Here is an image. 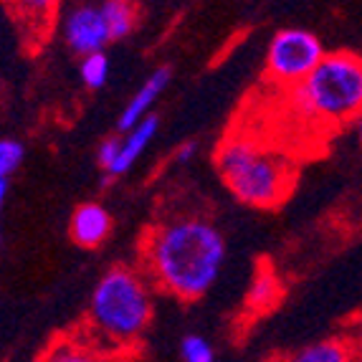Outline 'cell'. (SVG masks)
I'll return each mask as SVG.
<instances>
[{
  "instance_id": "9",
  "label": "cell",
  "mask_w": 362,
  "mask_h": 362,
  "mask_svg": "<svg viewBox=\"0 0 362 362\" xmlns=\"http://www.w3.org/2000/svg\"><path fill=\"white\" fill-rule=\"evenodd\" d=\"M157 129H160V119L150 115L147 119L139 122L134 129L124 132V137H122V147H119V157H117V163L112 165V170H109L107 175L119 177V175H124V173H129V168L137 163L139 157L145 155V150L150 147V142L157 137Z\"/></svg>"
},
{
  "instance_id": "10",
  "label": "cell",
  "mask_w": 362,
  "mask_h": 362,
  "mask_svg": "<svg viewBox=\"0 0 362 362\" xmlns=\"http://www.w3.org/2000/svg\"><path fill=\"white\" fill-rule=\"evenodd\" d=\"M289 362H360V350L352 339L327 337L302 347Z\"/></svg>"
},
{
  "instance_id": "19",
  "label": "cell",
  "mask_w": 362,
  "mask_h": 362,
  "mask_svg": "<svg viewBox=\"0 0 362 362\" xmlns=\"http://www.w3.org/2000/svg\"><path fill=\"white\" fill-rule=\"evenodd\" d=\"M352 127H355V137H357V142H360V147H362V112L357 115V119L352 122Z\"/></svg>"
},
{
  "instance_id": "13",
  "label": "cell",
  "mask_w": 362,
  "mask_h": 362,
  "mask_svg": "<svg viewBox=\"0 0 362 362\" xmlns=\"http://www.w3.org/2000/svg\"><path fill=\"white\" fill-rule=\"evenodd\" d=\"M109 78V59L104 54H91L81 59V81L89 89H102Z\"/></svg>"
},
{
  "instance_id": "11",
  "label": "cell",
  "mask_w": 362,
  "mask_h": 362,
  "mask_svg": "<svg viewBox=\"0 0 362 362\" xmlns=\"http://www.w3.org/2000/svg\"><path fill=\"white\" fill-rule=\"evenodd\" d=\"M281 294H284V289H281V279H279L269 266H261L259 272H256L254 281H251V286H248L246 307L256 314L269 312V309L279 304Z\"/></svg>"
},
{
  "instance_id": "21",
  "label": "cell",
  "mask_w": 362,
  "mask_h": 362,
  "mask_svg": "<svg viewBox=\"0 0 362 362\" xmlns=\"http://www.w3.org/2000/svg\"><path fill=\"white\" fill-rule=\"evenodd\" d=\"M274 362H289V360H274Z\"/></svg>"
},
{
  "instance_id": "16",
  "label": "cell",
  "mask_w": 362,
  "mask_h": 362,
  "mask_svg": "<svg viewBox=\"0 0 362 362\" xmlns=\"http://www.w3.org/2000/svg\"><path fill=\"white\" fill-rule=\"evenodd\" d=\"M180 352L185 362H216L211 344H208L206 337H200V334H187L180 344Z\"/></svg>"
},
{
  "instance_id": "8",
  "label": "cell",
  "mask_w": 362,
  "mask_h": 362,
  "mask_svg": "<svg viewBox=\"0 0 362 362\" xmlns=\"http://www.w3.org/2000/svg\"><path fill=\"white\" fill-rule=\"evenodd\" d=\"M112 233V216L99 203H84L71 216V238L84 248H97Z\"/></svg>"
},
{
  "instance_id": "3",
  "label": "cell",
  "mask_w": 362,
  "mask_h": 362,
  "mask_svg": "<svg viewBox=\"0 0 362 362\" xmlns=\"http://www.w3.org/2000/svg\"><path fill=\"white\" fill-rule=\"evenodd\" d=\"M289 102L302 119L322 129L352 124L362 112V56L329 51L302 84L289 89Z\"/></svg>"
},
{
  "instance_id": "7",
  "label": "cell",
  "mask_w": 362,
  "mask_h": 362,
  "mask_svg": "<svg viewBox=\"0 0 362 362\" xmlns=\"http://www.w3.org/2000/svg\"><path fill=\"white\" fill-rule=\"evenodd\" d=\"M170 76H173V74H170L168 66L157 69V71L150 74V78H147L145 84L134 91V97L129 99V104L124 107V112H122V117H119V124H117L122 134L129 132V129H134L139 122L150 117L152 104H155L157 99H160V94L168 89Z\"/></svg>"
},
{
  "instance_id": "1",
  "label": "cell",
  "mask_w": 362,
  "mask_h": 362,
  "mask_svg": "<svg viewBox=\"0 0 362 362\" xmlns=\"http://www.w3.org/2000/svg\"><path fill=\"white\" fill-rule=\"evenodd\" d=\"M226 254L223 233L203 218L170 221L147 241V261L157 284L187 302L211 291L223 272Z\"/></svg>"
},
{
  "instance_id": "6",
  "label": "cell",
  "mask_w": 362,
  "mask_h": 362,
  "mask_svg": "<svg viewBox=\"0 0 362 362\" xmlns=\"http://www.w3.org/2000/svg\"><path fill=\"white\" fill-rule=\"evenodd\" d=\"M61 33H64V41L76 56H91V54H104V46H107L112 38H109L107 23H104V13L102 6H74L71 11L64 16V23H61Z\"/></svg>"
},
{
  "instance_id": "2",
  "label": "cell",
  "mask_w": 362,
  "mask_h": 362,
  "mask_svg": "<svg viewBox=\"0 0 362 362\" xmlns=\"http://www.w3.org/2000/svg\"><path fill=\"white\" fill-rule=\"evenodd\" d=\"M216 168L226 187L251 208H276L294 190L296 170L281 152L251 137H226L216 150Z\"/></svg>"
},
{
  "instance_id": "14",
  "label": "cell",
  "mask_w": 362,
  "mask_h": 362,
  "mask_svg": "<svg viewBox=\"0 0 362 362\" xmlns=\"http://www.w3.org/2000/svg\"><path fill=\"white\" fill-rule=\"evenodd\" d=\"M41 362H97V357L78 342H56Z\"/></svg>"
},
{
  "instance_id": "15",
  "label": "cell",
  "mask_w": 362,
  "mask_h": 362,
  "mask_svg": "<svg viewBox=\"0 0 362 362\" xmlns=\"http://www.w3.org/2000/svg\"><path fill=\"white\" fill-rule=\"evenodd\" d=\"M23 163V145L16 139H0V180H8Z\"/></svg>"
},
{
  "instance_id": "12",
  "label": "cell",
  "mask_w": 362,
  "mask_h": 362,
  "mask_svg": "<svg viewBox=\"0 0 362 362\" xmlns=\"http://www.w3.org/2000/svg\"><path fill=\"white\" fill-rule=\"evenodd\" d=\"M102 13L112 41L127 38L137 23V8L127 0H107V3H102Z\"/></svg>"
},
{
  "instance_id": "17",
  "label": "cell",
  "mask_w": 362,
  "mask_h": 362,
  "mask_svg": "<svg viewBox=\"0 0 362 362\" xmlns=\"http://www.w3.org/2000/svg\"><path fill=\"white\" fill-rule=\"evenodd\" d=\"M119 147H122V137H107L102 145H99L97 160L107 173L112 170V165L117 163V157H119Z\"/></svg>"
},
{
  "instance_id": "4",
  "label": "cell",
  "mask_w": 362,
  "mask_h": 362,
  "mask_svg": "<svg viewBox=\"0 0 362 362\" xmlns=\"http://www.w3.org/2000/svg\"><path fill=\"white\" fill-rule=\"evenodd\" d=\"M89 320L112 342H132L152 320V299L145 281L134 272L109 269L91 291Z\"/></svg>"
},
{
  "instance_id": "20",
  "label": "cell",
  "mask_w": 362,
  "mask_h": 362,
  "mask_svg": "<svg viewBox=\"0 0 362 362\" xmlns=\"http://www.w3.org/2000/svg\"><path fill=\"white\" fill-rule=\"evenodd\" d=\"M8 195V180H0V211H3V203H6Z\"/></svg>"
},
{
  "instance_id": "18",
  "label": "cell",
  "mask_w": 362,
  "mask_h": 362,
  "mask_svg": "<svg viewBox=\"0 0 362 362\" xmlns=\"http://www.w3.org/2000/svg\"><path fill=\"white\" fill-rule=\"evenodd\" d=\"M195 152H198V145H195V142H185V145L177 147V152H175V163L187 165V163H190V160L195 157Z\"/></svg>"
},
{
  "instance_id": "5",
  "label": "cell",
  "mask_w": 362,
  "mask_h": 362,
  "mask_svg": "<svg viewBox=\"0 0 362 362\" xmlns=\"http://www.w3.org/2000/svg\"><path fill=\"white\" fill-rule=\"evenodd\" d=\"M327 56L320 36L307 28H281L266 51V74L276 86L294 89Z\"/></svg>"
}]
</instances>
